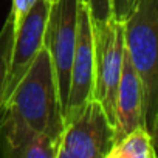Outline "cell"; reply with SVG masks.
Wrapping results in <instances>:
<instances>
[{
    "mask_svg": "<svg viewBox=\"0 0 158 158\" xmlns=\"http://www.w3.org/2000/svg\"><path fill=\"white\" fill-rule=\"evenodd\" d=\"M77 10L79 0H53L44 37V47L48 50L54 67L64 116L68 102L71 62L77 37Z\"/></svg>",
    "mask_w": 158,
    "mask_h": 158,
    "instance_id": "5b68a950",
    "label": "cell"
},
{
    "mask_svg": "<svg viewBox=\"0 0 158 158\" xmlns=\"http://www.w3.org/2000/svg\"><path fill=\"white\" fill-rule=\"evenodd\" d=\"M37 0H13V6H11V16H13V22L14 27H17L20 23V20L28 14V11L33 8V5Z\"/></svg>",
    "mask_w": 158,
    "mask_h": 158,
    "instance_id": "4fadbf2b",
    "label": "cell"
},
{
    "mask_svg": "<svg viewBox=\"0 0 158 158\" xmlns=\"http://www.w3.org/2000/svg\"><path fill=\"white\" fill-rule=\"evenodd\" d=\"M107 158H156L152 135L146 127H138L115 143Z\"/></svg>",
    "mask_w": 158,
    "mask_h": 158,
    "instance_id": "30bf717a",
    "label": "cell"
},
{
    "mask_svg": "<svg viewBox=\"0 0 158 158\" xmlns=\"http://www.w3.org/2000/svg\"><path fill=\"white\" fill-rule=\"evenodd\" d=\"M144 124V90L141 79L126 51L123 73L116 93L115 115V143Z\"/></svg>",
    "mask_w": 158,
    "mask_h": 158,
    "instance_id": "9c48e42d",
    "label": "cell"
},
{
    "mask_svg": "<svg viewBox=\"0 0 158 158\" xmlns=\"http://www.w3.org/2000/svg\"><path fill=\"white\" fill-rule=\"evenodd\" d=\"M124 39L144 90V124L152 132L158 115V0H138L124 20Z\"/></svg>",
    "mask_w": 158,
    "mask_h": 158,
    "instance_id": "7a4b0ae2",
    "label": "cell"
},
{
    "mask_svg": "<svg viewBox=\"0 0 158 158\" xmlns=\"http://www.w3.org/2000/svg\"><path fill=\"white\" fill-rule=\"evenodd\" d=\"M14 22L13 16L8 14L2 30H0V112L5 104V93H6V81H8V71H10V60L11 51L14 44Z\"/></svg>",
    "mask_w": 158,
    "mask_h": 158,
    "instance_id": "8fae6325",
    "label": "cell"
},
{
    "mask_svg": "<svg viewBox=\"0 0 158 158\" xmlns=\"http://www.w3.org/2000/svg\"><path fill=\"white\" fill-rule=\"evenodd\" d=\"M115 146V126L95 98L65 124L56 158H107Z\"/></svg>",
    "mask_w": 158,
    "mask_h": 158,
    "instance_id": "277c9868",
    "label": "cell"
},
{
    "mask_svg": "<svg viewBox=\"0 0 158 158\" xmlns=\"http://www.w3.org/2000/svg\"><path fill=\"white\" fill-rule=\"evenodd\" d=\"M93 23H102L113 17V0H87Z\"/></svg>",
    "mask_w": 158,
    "mask_h": 158,
    "instance_id": "7c38bea8",
    "label": "cell"
},
{
    "mask_svg": "<svg viewBox=\"0 0 158 158\" xmlns=\"http://www.w3.org/2000/svg\"><path fill=\"white\" fill-rule=\"evenodd\" d=\"M150 135H152L153 147H155V152H156V158H158V115H156V119H155V124H153V129H152Z\"/></svg>",
    "mask_w": 158,
    "mask_h": 158,
    "instance_id": "9a60e30c",
    "label": "cell"
},
{
    "mask_svg": "<svg viewBox=\"0 0 158 158\" xmlns=\"http://www.w3.org/2000/svg\"><path fill=\"white\" fill-rule=\"evenodd\" d=\"M95 90V37L93 19L87 0H79L77 37L71 62L70 93L65 107V124L70 123L84 106L93 99Z\"/></svg>",
    "mask_w": 158,
    "mask_h": 158,
    "instance_id": "8992f818",
    "label": "cell"
},
{
    "mask_svg": "<svg viewBox=\"0 0 158 158\" xmlns=\"http://www.w3.org/2000/svg\"><path fill=\"white\" fill-rule=\"evenodd\" d=\"M95 37V90L93 98L104 107L115 126L116 93L123 73L126 39L124 22L112 17L102 23H93Z\"/></svg>",
    "mask_w": 158,
    "mask_h": 158,
    "instance_id": "3957f363",
    "label": "cell"
},
{
    "mask_svg": "<svg viewBox=\"0 0 158 158\" xmlns=\"http://www.w3.org/2000/svg\"><path fill=\"white\" fill-rule=\"evenodd\" d=\"M0 119V152L8 158H56L59 143L33 129L16 112L3 107Z\"/></svg>",
    "mask_w": 158,
    "mask_h": 158,
    "instance_id": "ba28073f",
    "label": "cell"
},
{
    "mask_svg": "<svg viewBox=\"0 0 158 158\" xmlns=\"http://www.w3.org/2000/svg\"><path fill=\"white\" fill-rule=\"evenodd\" d=\"M136 3L138 0H113V17L124 22L130 16Z\"/></svg>",
    "mask_w": 158,
    "mask_h": 158,
    "instance_id": "5bb4252c",
    "label": "cell"
},
{
    "mask_svg": "<svg viewBox=\"0 0 158 158\" xmlns=\"http://www.w3.org/2000/svg\"><path fill=\"white\" fill-rule=\"evenodd\" d=\"M3 107L16 112L33 129L60 143L65 119L54 67L45 47L39 51Z\"/></svg>",
    "mask_w": 158,
    "mask_h": 158,
    "instance_id": "6da1fadb",
    "label": "cell"
},
{
    "mask_svg": "<svg viewBox=\"0 0 158 158\" xmlns=\"http://www.w3.org/2000/svg\"><path fill=\"white\" fill-rule=\"evenodd\" d=\"M50 0H37L28 14L20 20L14 33V44L11 51L10 60V71L6 81V93L5 102L28 71L31 64L34 62L39 51L44 48V37H45V27L50 13ZM5 106V104H3Z\"/></svg>",
    "mask_w": 158,
    "mask_h": 158,
    "instance_id": "52a82bcc",
    "label": "cell"
},
{
    "mask_svg": "<svg viewBox=\"0 0 158 158\" xmlns=\"http://www.w3.org/2000/svg\"><path fill=\"white\" fill-rule=\"evenodd\" d=\"M50 2H53V0H50Z\"/></svg>",
    "mask_w": 158,
    "mask_h": 158,
    "instance_id": "2e32d148",
    "label": "cell"
}]
</instances>
